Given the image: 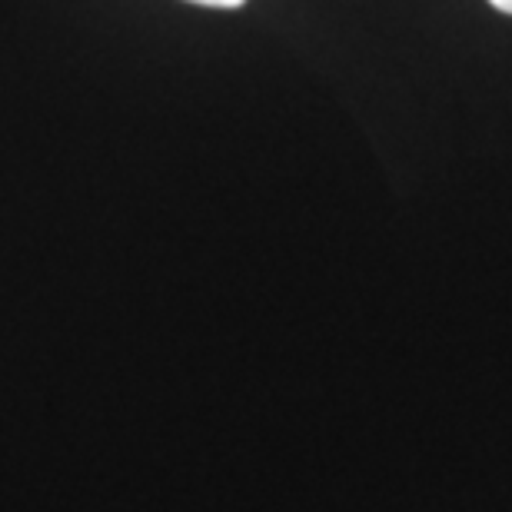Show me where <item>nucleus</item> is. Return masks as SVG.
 I'll list each match as a JSON object with an SVG mask.
<instances>
[{
	"label": "nucleus",
	"mask_w": 512,
	"mask_h": 512,
	"mask_svg": "<svg viewBox=\"0 0 512 512\" xmlns=\"http://www.w3.org/2000/svg\"><path fill=\"white\" fill-rule=\"evenodd\" d=\"M190 4H200V7H220V10H237V7L247 4V0H190Z\"/></svg>",
	"instance_id": "nucleus-1"
},
{
	"label": "nucleus",
	"mask_w": 512,
	"mask_h": 512,
	"mask_svg": "<svg viewBox=\"0 0 512 512\" xmlns=\"http://www.w3.org/2000/svg\"><path fill=\"white\" fill-rule=\"evenodd\" d=\"M496 10H503V14H512V0H489Z\"/></svg>",
	"instance_id": "nucleus-2"
}]
</instances>
